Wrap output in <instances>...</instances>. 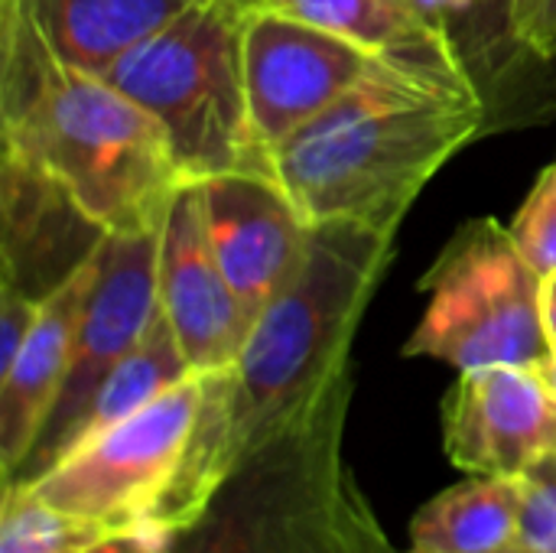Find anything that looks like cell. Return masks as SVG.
<instances>
[{"label":"cell","mask_w":556,"mask_h":553,"mask_svg":"<svg viewBox=\"0 0 556 553\" xmlns=\"http://www.w3.org/2000/svg\"><path fill=\"white\" fill-rule=\"evenodd\" d=\"M394 235L319 222L300 277L254 319L238 362L202 375V411L176 482L147 521L189 528L264 447L352 388V342L394 257Z\"/></svg>","instance_id":"1"},{"label":"cell","mask_w":556,"mask_h":553,"mask_svg":"<svg viewBox=\"0 0 556 553\" xmlns=\"http://www.w3.org/2000/svg\"><path fill=\"white\" fill-rule=\"evenodd\" d=\"M485 130V104L456 55L381 59L274 150V173L309 225L397 231L424 186Z\"/></svg>","instance_id":"2"},{"label":"cell","mask_w":556,"mask_h":553,"mask_svg":"<svg viewBox=\"0 0 556 553\" xmlns=\"http://www.w3.org/2000/svg\"><path fill=\"white\" fill-rule=\"evenodd\" d=\"M3 147L49 173L108 235L160 231L189 183L163 127L104 75L52 59L29 16H0Z\"/></svg>","instance_id":"3"},{"label":"cell","mask_w":556,"mask_h":553,"mask_svg":"<svg viewBox=\"0 0 556 553\" xmlns=\"http://www.w3.org/2000/svg\"><path fill=\"white\" fill-rule=\"evenodd\" d=\"M352 388L251 456L169 553H401L345 460Z\"/></svg>","instance_id":"4"},{"label":"cell","mask_w":556,"mask_h":553,"mask_svg":"<svg viewBox=\"0 0 556 553\" xmlns=\"http://www.w3.org/2000/svg\"><path fill=\"white\" fill-rule=\"evenodd\" d=\"M251 0H199L163 33L121 55L104 78L169 137L189 183L225 173H274L244 85V13Z\"/></svg>","instance_id":"5"},{"label":"cell","mask_w":556,"mask_h":553,"mask_svg":"<svg viewBox=\"0 0 556 553\" xmlns=\"http://www.w3.org/2000/svg\"><path fill=\"white\" fill-rule=\"evenodd\" d=\"M427 310L407 359H437L456 372L528 365L554 355L541 316V274L498 218L466 222L420 280Z\"/></svg>","instance_id":"6"},{"label":"cell","mask_w":556,"mask_h":553,"mask_svg":"<svg viewBox=\"0 0 556 553\" xmlns=\"http://www.w3.org/2000/svg\"><path fill=\"white\" fill-rule=\"evenodd\" d=\"M199 411L202 375H189L134 417L65 453L26 486L55 508L114 531L147 521L179 476Z\"/></svg>","instance_id":"7"},{"label":"cell","mask_w":556,"mask_h":553,"mask_svg":"<svg viewBox=\"0 0 556 553\" xmlns=\"http://www.w3.org/2000/svg\"><path fill=\"white\" fill-rule=\"evenodd\" d=\"M156 251L160 231L104 235L94 257V277L78 323L62 398L49 414L33 453L10 482H33L55 463L62 440L85 411L88 398L150 332L160 313Z\"/></svg>","instance_id":"8"},{"label":"cell","mask_w":556,"mask_h":553,"mask_svg":"<svg viewBox=\"0 0 556 553\" xmlns=\"http://www.w3.org/2000/svg\"><path fill=\"white\" fill-rule=\"evenodd\" d=\"M375 55L329 29L290 13L248 3L244 13V85L257 137L274 153L365 75Z\"/></svg>","instance_id":"9"},{"label":"cell","mask_w":556,"mask_h":553,"mask_svg":"<svg viewBox=\"0 0 556 553\" xmlns=\"http://www.w3.org/2000/svg\"><path fill=\"white\" fill-rule=\"evenodd\" d=\"M440 420L443 450L466 476L521 479L556 453V391L544 368L459 372Z\"/></svg>","instance_id":"10"},{"label":"cell","mask_w":556,"mask_h":553,"mask_svg":"<svg viewBox=\"0 0 556 553\" xmlns=\"http://www.w3.org/2000/svg\"><path fill=\"white\" fill-rule=\"evenodd\" d=\"M156 297L192 375H222L238 362L254 316L208 244L195 183L176 192L160 225Z\"/></svg>","instance_id":"11"},{"label":"cell","mask_w":556,"mask_h":553,"mask_svg":"<svg viewBox=\"0 0 556 553\" xmlns=\"http://www.w3.org/2000/svg\"><path fill=\"white\" fill-rule=\"evenodd\" d=\"M195 186L208 244L257 319L300 277L313 225L277 176L225 173Z\"/></svg>","instance_id":"12"},{"label":"cell","mask_w":556,"mask_h":553,"mask_svg":"<svg viewBox=\"0 0 556 553\" xmlns=\"http://www.w3.org/2000/svg\"><path fill=\"white\" fill-rule=\"evenodd\" d=\"M0 215V284L36 300H46L85 267L108 235L49 173L13 147H3Z\"/></svg>","instance_id":"13"},{"label":"cell","mask_w":556,"mask_h":553,"mask_svg":"<svg viewBox=\"0 0 556 553\" xmlns=\"http://www.w3.org/2000/svg\"><path fill=\"white\" fill-rule=\"evenodd\" d=\"M541 0H453L443 33L472 78L489 130L498 124H525L531 114H544L551 104V75L547 62L534 42Z\"/></svg>","instance_id":"14"},{"label":"cell","mask_w":556,"mask_h":553,"mask_svg":"<svg viewBox=\"0 0 556 553\" xmlns=\"http://www.w3.org/2000/svg\"><path fill=\"white\" fill-rule=\"evenodd\" d=\"M94 257L42 300L33 332L26 336L10 368L0 372V476L3 482H10L20 473L49 414L55 411L62 398L72 352H75L78 323L85 313L91 277H94Z\"/></svg>","instance_id":"15"},{"label":"cell","mask_w":556,"mask_h":553,"mask_svg":"<svg viewBox=\"0 0 556 553\" xmlns=\"http://www.w3.org/2000/svg\"><path fill=\"white\" fill-rule=\"evenodd\" d=\"M199 0H23L26 13L55 62L104 75L121 55L163 33ZM7 16V13H0Z\"/></svg>","instance_id":"16"},{"label":"cell","mask_w":556,"mask_h":553,"mask_svg":"<svg viewBox=\"0 0 556 553\" xmlns=\"http://www.w3.org/2000/svg\"><path fill=\"white\" fill-rule=\"evenodd\" d=\"M521 479L466 476L417 508L407 553H502L518 548Z\"/></svg>","instance_id":"17"},{"label":"cell","mask_w":556,"mask_h":553,"mask_svg":"<svg viewBox=\"0 0 556 553\" xmlns=\"http://www.w3.org/2000/svg\"><path fill=\"white\" fill-rule=\"evenodd\" d=\"M329 29L384 59L456 55L417 0H251Z\"/></svg>","instance_id":"18"},{"label":"cell","mask_w":556,"mask_h":553,"mask_svg":"<svg viewBox=\"0 0 556 553\" xmlns=\"http://www.w3.org/2000/svg\"><path fill=\"white\" fill-rule=\"evenodd\" d=\"M189 375L192 372H189V365H186V359H182V352H179V345L173 339L169 323L163 319V313H156V319H153L150 332L143 336V342L88 398L85 411L78 414V420L65 433L55 463L65 453H72L75 447H81V443L101 437L104 430L117 427L121 420L134 417L137 411L153 404L163 391H169L173 385L186 381Z\"/></svg>","instance_id":"19"},{"label":"cell","mask_w":556,"mask_h":553,"mask_svg":"<svg viewBox=\"0 0 556 553\" xmlns=\"http://www.w3.org/2000/svg\"><path fill=\"white\" fill-rule=\"evenodd\" d=\"M114 528L62 512L26 482H3L0 505V553H85Z\"/></svg>","instance_id":"20"},{"label":"cell","mask_w":556,"mask_h":553,"mask_svg":"<svg viewBox=\"0 0 556 553\" xmlns=\"http://www.w3.org/2000/svg\"><path fill=\"white\" fill-rule=\"evenodd\" d=\"M525 261L541 274V280L556 271V163L547 166L531 186L528 199L508 225Z\"/></svg>","instance_id":"21"},{"label":"cell","mask_w":556,"mask_h":553,"mask_svg":"<svg viewBox=\"0 0 556 553\" xmlns=\"http://www.w3.org/2000/svg\"><path fill=\"white\" fill-rule=\"evenodd\" d=\"M518 548L525 553H556V453L521 476Z\"/></svg>","instance_id":"22"},{"label":"cell","mask_w":556,"mask_h":553,"mask_svg":"<svg viewBox=\"0 0 556 553\" xmlns=\"http://www.w3.org/2000/svg\"><path fill=\"white\" fill-rule=\"evenodd\" d=\"M39 310H42V300L0 284V372L10 368V362L23 349L26 336L33 332L39 319Z\"/></svg>","instance_id":"23"},{"label":"cell","mask_w":556,"mask_h":553,"mask_svg":"<svg viewBox=\"0 0 556 553\" xmlns=\"http://www.w3.org/2000/svg\"><path fill=\"white\" fill-rule=\"evenodd\" d=\"M173 528L156 525V521H137L130 528L114 531L111 538H104L101 544H94L91 551L85 553H169L176 544Z\"/></svg>","instance_id":"24"},{"label":"cell","mask_w":556,"mask_h":553,"mask_svg":"<svg viewBox=\"0 0 556 553\" xmlns=\"http://www.w3.org/2000/svg\"><path fill=\"white\" fill-rule=\"evenodd\" d=\"M534 42L547 62H556V0H541L538 23H534Z\"/></svg>","instance_id":"25"},{"label":"cell","mask_w":556,"mask_h":553,"mask_svg":"<svg viewBox=\"0 0 556 553\" xmlns=\"http://www.w3.org/2000/svg\"><path fill=\"white\" fill-rule=\"evenodd\" d=\"M541 316H544V332L547 342L556 352V271L541 280Z\"/></svg>","instance_id":"26"},{"label":"cell","mask_w":556,"mask_h":553,"mask_svg":"<svg viewBox=\"0 0 556 553\" xmlns=\"http://www.w3.org/2000/svg\"><path fill=\"white\" fill-rule=\"evenodd\" d=\"M544 372H547V378H551V385H554V391H556V352L551 355V362L544 365Z\"/></svg>","instance_id":"27"},{"label":"cell","mask_w":556,"mask_h":553,"mask_svg":"<svg viewBox=\"0 0 556 553\" xmlns=\"http://www.w3.org/2000/svg\"><path fill=\"white\" fill-rule=\"evenodd\" d=\"M16 7H23V0H0V13H10Z\"/></svg>","instance_id":"28"},{"label":"cell","mask_w":556,"mask_h":553,"mask_svg":"<svg viewBox=\"0 0 556 553\" xmlns=\"http://www.w3.org/2000/svg\"><path fill=\"white\" fill-rule=\"evenodd\" d=\"M502 553H525L521 548H508V551H502Z\"/></svg>","instance_id":"29"}]
</instances>
